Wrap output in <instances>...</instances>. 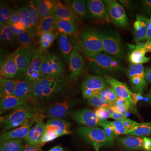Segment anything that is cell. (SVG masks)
Here are the masks:
<instances>
[{
	"label": "cell",
	"instance_id": "1",
	"mask_svg": "<svg viewBox=\"0 0 151 151\" xmlns=\"http://www.w3.org/2000/svg\"><path fill=\"white\" fill-rule=\"evenodd\" d=\"M33 96L32 102L41 105L67 99L70 93L67 82L42 78L31 85Z\"/></svg>",
	"mask_w": 151,
	"mask_h": 151
},
{
	"label": "cell",
	"instance_id": "2",
	"mask_svg": "<svg viewBox=\"0 0 151 151\" xmlns=\"http://www.w3.org/2000/svg\"><path fill=\"white\" fill-rule=\"evenodd\" d=\"M87 58L89 71L97 76H111L124 70V67L119 60L107 53L101 52Z\"/></svg>",
	"mask_w": 151,
	"mask_h": 151
},
{
	"label": "cell",
	"instance_id": "3",
	"mask_svg": "<svg viewBox=\"0 0 151 151\" xmlns=\"http://www.w3.org/2000/svg\"><path fill=\"white\" fill-rule=\"evenodd\" d=\"M35 106L29 104L19 106L11 110L1 119L3 132H8L14 128H18L25 124L29 119L40 117Z\"/></svg>",
	"mask_w": 151,
	"mask_h": 151
},
{
	"label": "cell",
	"instance_id": "4",
	"mask_svg": "<svg viewBox=\"0 0 151 151\" xmlns=\"http://www.w3.org/2000/svg\"><path fill=\"white\" fill-rule=\"evenodd\" d=\"M41 77L67 82L65 67L59 55L52 52H43L42 58Z\"/></svg>",
	"mask_w": 151,
	"mask_h": 151
},
{
	"label": "cell",
	"instance_id": "5",
	"mask_svg": "<svg viewBox=\"0 0 151 151\" xmlns=\"http://www.w3.org/2000/svg\"><path fill=\"white\" fill-rule=\"evenodd\" d=\"M78 44L87 58L104 51L100 31L94 27L84 28L78 37Z\"/></svg>",
	"mask_w": 151,
	"mask_h": 151
},
{
	"label": "cell",
	"instance_id": "6",
	"mask_svg": "<svg viewBox=\"0 0 151 151\" xmlns=\"http://www.w3.org/2000/svg\"><path fill=\"white\" fill-rule=\"evenodd\" d=\"M103 49L107 54L117 59L124 58V51L120 36L112 29L100 31Z\"/></svg>",
	"mask_w": 151,
	"mask_h": 151
},
{
	"label": "cell",
	"instance_id": "7",
	"mask_svg": "<svg viewBox=\"0 0 151 151\" xmlns=\"http://www.w3.org/2000/svg\"><path fill=\"white\" fill-rule=\"evenodd\" d=\"M77 132L80 137L94 147L114 146L115 140L109 137L105 131L99 127H79Z\"/></svg>",
	"mask_w": 151,
	"mask_h": 151
},
{
	"label": "cell",
	"instance_id": "8",
	"mask_svg": "<svg viewBox=\"0 0 151 151\" xmlns=\"http://www.w3.org/2000/svg\"><path fill=\"white\" fill-rule=\"evenodd\" d=\"M109 85L104 76L88 75L82 84V97L84 99H89L98 95Z\"/></svg>",
	"mask_w": 151,
	"mask_h": 151
},
{
	"label": "cell",
	"instance_id": "9",
	"mask_svg": "<svg viewBox=\"0 0 151 151\" xmlns=\"http://www.w3.org/2000/svg\"><path fill=\"white\" fill-rule=\"evenodd\" d=\"M127 75L134 92L143 95L147 84L143 64H134L130 66L127 69Z\"/></svg>",
	"mask_w": 151,
	"mask_h": 151
},
{
	"label": "cell",
	"instance_id": "10",
	"mask_svg": "<svg viewBox=\"0 0 151 151\" xmlns=\"http://www.w3.org/2000/svg\"><path fill=\"white\" fill-rule=\"evenodd\" d=\"M78 102L76 100H66L53 103L46 108L45 116L48 119L65 118L70 115Z\"/></svg>",
	"mask_w": 151,
	"mask_h": 151
},
{
	"label": "cell",
	"instance_id": "11",
	"mask_svg": "<svg viewBox=\"0 0 151 151\" xmlns=\"http://www.w3.org/2000/svg\"><path fill=\"white\" fill-rule=\"evenodd\" d=\"M73 42V50L69 58L68 68L71 80L76 81L84 73L85 64L80 52L79 44L74 41Z\"/></svg>",
	"mask_w": 151,
	"mask_h": 151
},
{
	"label": "cell",
	"instance_id": "12",
	"mask_svg": "<svg viewBox=\"0 0 151 151\" xmlns=\"http://www.w3.org/2000/svg\"><path fill=\"white\" fill-rule=\"evenodd\" d=\"M108 84L114 89L118 97L124 99L128 103L129 111L137 116H139L137 106L134 104L131 97L132 91L126 83L121 82L111 76H104Z\"/></svg>",
	"mask_w": 151,
	"mask_h": 151
},
{
	"label": "cell",
	"instance_id": "13",
	"mask_svg": "<svg viewBox=\"0 0 151 151\" xmlns=\"http://www.w3.org/2000/svg\"><path fill=\"white\" fill-rule=\"evenodd\" d=\"M43 52L40 48L34 47L32 50V59L24 79L32 85L37 81L41 79V64Z\"/></svg>",
	"mask_w": 151,
	"mask_h": 151
},
{
	"label": "cell",
	"instance_id": "14",
	"mask_svg": "<svg viewBox=\"0 0 151 151\" xmlns=\"http://www.w3.org/2000/svg\"><path fill=\"white\" fill-rule=\"evenodd\" d=\"M119 145L127 150H144L151 151V138L146 137L128 135L117 139Z\"/></svg>",
	"mask_w": 151,
	"mask_h": 151
},
{
	"label": "cell",
	"instance_id": "15",
	"mask_svg": "<svg viewBox=\"0 0 151 151\" xmlns=\"http://www.w3.org/2000/svg\"><path fill=\"white\" fill-rule=\"evenodd\" d=\"M110 1L88 0L86 5L88 16L94 20H107Z\"/></svg>",
	"mask_w": 151,
	"mask_h": 151
},
{
	"label": "cell",
	"instance_id": "16",
	"mask_svg": "<svg viewBox=\"0 0 151 151\" xmlns=\"http://www.w3.org/2000/svg\"><path fill=\"white\" fill-rule=\"evenodd\" d=\"M73 121L83 127H94L100 126L102 121L98 119L95 112L88 108L74 111L71 114Z\"/></svg>",
	"mask_w": 151,
	"mask_h": 151
},
{
	"label": "cell",
	"instance_id": "17",
	"mask_svg": "<svg viewBox=\"0 0 151 151\" xmlns=\"http://www.w3.org/2000/svg\"><path fill=\"white\" fill-rule=\"evenodd\" d=\"M108 17L110 21L116 26L126 27L129 20L124 9L118 1H111L108 9Z\"/></svg>",
	"mask_w": 151,
	"mask_h": 151
},
{
	"label": "cell",
	"instance_id": "18",
	"mask_svg": "<svg viewBox=\"0 0 151 151\" xmlns=\"http://www.w3.org/2000/svg\"><path fill=\"white\" fill-rule=\"evenodd\" d=\"M41 117H36L28 120L25 124L22 126L8 132L3 133L1 136V143L9 140L17 139H24L27 136L29 131L31 129V127L35 122H37Z\"/></svg>",
	"mask_w": 151,
	"mask_h": 151
},
{
	"label": "cell",
	"instance_id": "19",
	"mask_svg": "<svg viewBox=\"0 0 151 151\" xmlns=\"http://www.w3.org/2000/svg\"><path fill=\"white\" fill-rule=\"evenodd\" d=\"M14 54L18 68V74L19 76H24L32 59V51L27 50L20 47L17 49Z\"/></svg>",
	"mask_w": 151,
	"mask_h": 151
},
{
	"label": "cell",
	"instance_id": "20",
	"mask_svg": "<svg viewBox=\"0 0 151 151\" xmlns=\"http://www.w3.org/2000/svg\"><path fill=\"white\" fill-rule=\"evenodd\" d=\"M46 130L45 123L41 118L37 122L36 124L31 129L27 136L23 139L29 145H40L44 136Z\"/></svg>",
	"mask_w": 151,
	"mask_h": 151
},
{
	"label": "cell",
	"instance_id": "21",
	"mask_svg": "<svg viewBox=\"0 0 151 151\" xmlns=\"http://www.w3.org/2000/svg\"><path fill=\"white\" fill-rule=\"evenodd\" d=\"M53 13L55 19L69 21L76 24L80 22V19L74 14L67 6L63 4L60 1H55Z\"/></svg>",
	"mask_w": 151,
	"mask_h": 151
},
{
	"label": "cell",
	"instance_id": "22",
	"mask_svg": "<svg viewBox=\"0 0 151 151\" xmlns=\"http://www.w3.org/2000/svg\"><path fill=\"white\" fill-rule=\"evenodd\" d=\"M1 78L10 79L15 77L18 73V68L14 59V53H12L4 62L1 61Z\"/></svg>",
	"mask_w": 151,
	"mask_h": 151
},
{
	"label": "cell",
	"instance_id": "23",
	"mask_svg": "<svg viewBox=\"0 0 151 151\" xmlns=\"http://www.w3.org/2000/svg\"><path fill=\"white\" fill-rule=\"evenodd\" d=\"M45 125L46 127L54 130L59 137L72 133L70 123L62 119H48Z\"/></svg>",
	"mask_w": 151,
	"mask_h": 151
},
{
	"label": "cell",
	"instance_id": "24",
	"mask_svg": "<svg viewBox=\"0 0 151 151\" xmlns=\"http://www.w3.org/2000/svg\"><path fill=\"white\" fill-rule=\"evenodd\" d=\"M13 95L18 98L32 102L33 92L31 85L24 80L17 79Z\"/></svg>",
	"mask_w": 151,
	"mask_h": 151
},
{
	"label": "cell",
	"instance_id": "25",
	"mask_svg": "<svg viewBox=\"0 0 151 151\" xmlns=\"http://www.w3.org/2000/svg\"><path fill=\"white\" fill-rule=\"evenodd\" d=\"M29 101L18 98L14 95H9L1 98L0 103V113H4L9 110L29 104Z\"/></svg>",
	"mask_w": 151,
	"mask_h": 151
},
{
	"label": "cell",
	"instance_id": "26",
	"mask_svg": "<svg viewBox=\"0 0 151 151\" xmlns=\"http://www.w3.org/2000/svg\"><path fill=\"white\" fill-rule=\"evenodd\" d=\"M54 28L59 35H72L77 32L78 26L73 22L62 19H55Z\"/></svg>",
	"mask_w": 151,
	"mask_h": 151
},
{
	"label": "cell",
	"instance_id": "27",
	"mask_svg": "<svg viewBox=\"0 0 151 151\" xmlns=\"http://www.w3.org/2000/svg\"><path fill=\"white\" fill-rule=\"evenodd\" d=\"M148 18L145 16L138 15L134 23V39L136 42L144 40L147 32V24Z\"/></svg>",
	"mask_w": 151,
	"mask_h": 151
},
{
	"label": "cell",
	"instance_id": "28",
	"mask_svg": "<svg viewBox=\"0 0 151 151\" xmlns=\"http://www.w3.org/2000/svg\"><path fill=\"white\" fill-rule=\"evenodd\" d=\"M66 6L80 19H84L88 17L86 2L83 0L65 1Z\"/></svg>",
	"mask_w": 151,
	"mask_h": 151
},
{
	"label": "cell",
	"instance_id": "29",
	"mask_svg": "<svg viewBox=\"0 0 151 151\" xmlns=\"http://www.w3.org/2000/svg\"><path fill=\"white\" fill-rule=\"evenodd\" d=\"M58 42L63 58L66 63H68L69 58L73 51V42H71L67 35H58Z\"/></svg>",
	"mask_w": 151,
	"mask_h": 151
},
{
	"label": "cell",
	"instance_id": "30",
	"mask_svg": "<svg viewBox=\"0 0 151 151\" xmlns=\"http://www.w3.org/2000/svg\"><path fill=\"white\" fill-rule=\"evenodd\" d=\"M55 3V1L52 0L40 1L37 8L40 23L53 12Z\"/></svg>",
	"mask_w": 151,
	"mask_h": 151
},
{
	"label": "cell",
	"instance_id": "31",
	"mask_svg": "<svg viewBox=\"0 0 151 151\" xmlns=\"http://www.w3.org/2000/svg\"><path fill=\"white\" fill-rule=\"evenodd\" d=\"M54 22V15L52 12L48 17L40 22L36 30L35 36H40L44 33L53 31L55 30Z\"/></svg>",
	"mask_w": 151,
	"mask_h": 151
},
{
	"label": "cell",
	"instance_id": "32",
	"mask_svg": "<svg viewBox=\"0 0 151 151\" xmlns=\"http://www.w3.org/2000/svg\"><path fill=\"white\" fill-rule=\"evenodd\" d=\"M147 53L145 47L135 48L129 55V60L134 64H143L150 61V58L145 56Z\"/></svg>",
	"mask_w": 151,
	"mask_h": 151
},
{
	"label": "cell",
	"instance_id": "33",
	"mask_svg": "<svg viewBox=\"0 0 151 151\" xmlns=\"http://www.w3.org/2000/svg\"><path fill=\"white\" fill-rule=\"evenodd\" d=\"M18 12L20 15L21 21L25 27L32 37L35 36V32L33 28L32 19L27 6L24 7L19 9Z\"/></svg>",
	"mask_w": 151,
	"mask_h": 151
},
{
	"label": "cell",
	"instance_id": "34",
	"mask_svg": "<svg viewBox=\"0 0 151 151\" xmlns=\"http://www.w3.org/2000/svg\"><path fill=\"white\" fill-rule=\"evenodd\" d=\"M17 80H10L1 78L0 80V96L1 98L13 95L16 85Z\"/></svg>",
	"mask_w": 151,
	"mask_h": 151
},
{
	"label": "cell",
	"instance_id": "35",
	"mask_svg": "<svg viewBox=\"0 0 151 151\" xmlns=\"http://www.w3.org/2000/svg\"><path fill=\"white\" fill-rule=\"evenodd\" d=\"M59 34L54 31L48 32L44 33L40 36V49L42 52L47 51L46 50L54 42L56 37Z\"/></svg>",
	"mask_w": 151,
	"mask_h": 151
},
{
	"label": "cell",
	"instance_id": "36",
	"mask_svg": "<svg viewBox=\"0 0 151 151\" xmlns=\"http://www.w3.org/2000/svg\"><path fill=\"white\" fill-rule=\"evenodd\" d=\"M24 148L22 139L6 141L1 143L0 145L3 151H22Z\"/></svg>",
	"mask_w": 151,
	"mask_h": 151
},
{
	"label": "cell",
	"instance_id": "37",
	"mask_svg": "<svg viewBox=\"0 0 151 151\" xmlns=\"http://www.w3.org/2000/svg\"><path fill=\"white\" fill-rule=\"evenodd\" d=\"M127 135L138 137H151V123H142L140 126L127 132Z\"/></svg>",
	"mask_w": 151,
	"mask_h": 151
},
{
	"label": "cell",
	"instance_id": "38",
	"mask_svg": "<svg viewBox=\"0 0 151 151\" xmlns=\"http://www.w3.org/2000/svg\"><path fill=\"white\" fill-rule=\"evenodd\" d=\"M1 34V40L2 42L7 44H12L15 42L17 36L12 31L10 28L8 24H6L4 27Z\"/></svg>",
	"mask_w": 151,
	"mask_h": 151
},
{
	"label": "cell",
	"instance_id": "39",
	"mask_svg": "<svg viewBox=\"0 0 151 151\" xmlns=\"http://www.w3.org/2000/svg\"><path fill=\"white\" fill-rule=\"evenodd\" d=\"M33 37L28 32L25 31L18 36L17 39L22 47L27 50L32 51V38Z\"/></svg>",
	"mask_w": 151,
	"mask_h": 151
},
{
	"label": "cell",
	"instance_id": "40",
	"mask_svg": "<svg viewBox=\"0 0 151 151\" xmlns=\"http://www.w3.org/2000/svg\"><path fill=\"white\" fill-rule=\"evenodd\" d=\"M99 96L107 103L112 104L118 97L112 87H108L103 90L99 94Z\"/></svg>",
	"mask_w": 151,
	"mask_h": 151
},
{
	"label": "cell",
	"instance_id": "41",
	"mask_svg": "<svg viewBox=\"0 0 151 151\" xmlns=\"http://www.w3.org/2000/svg\"><path fill=\"white\" fill-rule=\"evenodd\" d=\"M28 9L29 11L32 19L33 26L35 32L36 30L37 29L40 24V20L39 18L38 13L37 7L34 4L33 1H30L28 3L27 6Z\"/></svg>",
	"mask_w": 151,
	"mask_h": 151
},
{
	"label": "cell",
	"instance_id": "42",
	"mask_svg": "<svg viewBox=\"0 0 151 151\" xmlns=\"http://www.w3.org/2000/svg\"><path fill=\"white\" fill-rule=\"evenodd\" d=\"M12 10L5 3H1L0 23L7 24Z\"/></svg>",
	"mask_w": 151,
	"mask_h": 151
},
{
	"label": "cell",
	"instance_id": "43",
	"mask_svg": "<svg viewBox=\"0 0 151 151\" xmlns=\"http://www.w3.org/2000/svg\"><path fill=\"white\" fill-rule=\"evenodd\" d=\"M100 126L103 128V129L105 131L109 137L114 140L117 137L115 128L112 125L111 121H108V120L102 121Z\"/></svg>",
	"mask_w": 151,
	"mask_h": 151
},
{
	"label": "cell",
	"instance_id": "44",
	"mask_svg": "<svg viewBox=\"0 0 151 151\" xmlns=\"http://www.w3.org/2000/svg\"><path fill=\"white\" fill-rule=\"evenodd\" d=\"M88 102L89 105L98 108H106L111 106L110 103L103 100L99 95L90 97L88 99Z\"/></svg>",
	"mask_w": 151,
	"mask_h": 151
},
{
	"label": "cell",
	"instance_id": "45",
	"mask_svg": "<svg viewBox=\"0 0 151 151\" xmlns=\"http://www.w3.org/2000/svg\"><path fill=\"white\" fill-rule=\"evenodd\" d=\"M58 137H59L58 135L57 134L54 130L50 128L46 127V130L44 136L40 145H43L44 144L50 141L54 140Z\"/></svg>",
	"mask_w": 151,
	"mask_h": 151
},
{
	"label": "cell",
	"instance_id": "46",
	"mask_svg": "<svg viewBox=\"0 0 151 151\" xmlns=\"http://www.w3.org/2000/svg\"><path fill=\"white\" fill-rule=\"evenodd\" d=\"M111 122L112 125L115 128L117 137L121 135L126 134L128 131L124 127L122 121H115Z\"/></svg>",
	"mask_w": 151,
	"mask_h": 151
},
{
	"label": "cell",
	"instance_id": "47",
	"mask_svg": "<svg viewBox=\"0 0 151 151\" xmlns=\"http://www.w3.org/2000/svg\"><path fill=\"white\" fill-rule=\"evenodd\" d=\"M122 122L124 124V127L127 129L128 132L134 129L137 127L140 126L142 123H138V122L132 121V120L128 119V118L124 119V120L122 121Z\"/></svg>",
	"mask_w": 151,
	"mask_h": 151
},
{
	"label": "cell",
	"instance_id": "48",
	"mask_svg": "<svg viewBox=\"0 0 151 151\" xmlns=\"http://www.w3.org/2000/svg\"><path fill=\"white\" fill-rule=\"evenodd\" d=\"M94 112L100 121H105L110 118V115L105 108H97Z\"/></svg>",
	"mask_w": 151,
	"mask_h": 151
},
{
	"label": "cell",
	"instance_id": "49",
	"mask_svg": "<svg viewBox=\"0 0 151 151\" xmlns=\"http://www.w3.org/2000/svg\"><path fill=\"white\" fill-rule=\"evenodd\" d=\"M21 21L20 15L18 11L12 10L10 17L7 24H13L17 22Z\"/></svg>",
	"mask_w": 151,
	"mask_h": 151
},
{
	"label": "cell",
	"instance_id": "50",
	"mask_svg": "<svg viewBox=\"0 0 151 151\" xmlns=\"http://www.w3.org/2000/svg\"><path fill=\"white\" fill-rule=\"evenodd\" d=\"M142 6L145 12L151 17V0L142 1Z\"/></svg>",
	"mask_w": 151,
	"mask_h": 151
},
{
	"label": "cell",
	"instance_id": "51",
	"mask_svg": "<svg viewBox=\"0 0 151 151\" xmlns=\"http://www.w3.org/2000/svg\"><path fill=\"white\" fill-rule=\"evenodd\" d=\"M110 118L114 119L116 121H121L127 119V116H125L121 113H114L113 115L110 116Z\"/></svg>",
	"mask_w": 151,
	"mask_h": 151
},
{
	"label": "cell",
	"instance_id": "52",
	"mask_svg": "<svg viewBox=\"0 0 151 151\" xmlns=\"http://www.w3.org/2000/svg\"><path fill=\"white\" fill-rule=\"evenodd\" d=\"M120 2L125 7L129 9H134V5L132 1L128 0H120Z\"/></svg>",
	"mask_w": 151,
	"mask_h": 151
},
{
	"label": "cell",
	"instance_id": "53",
	"mask_svg": "<svg viewBox=\"0 0 151 151\" xmlns=\"http://www.w3.org/2000/svg\"><path fill=\"white\" fill-rule=\"evenodd\" d=\"M41 145H29L25 147L24 150L22 151H40Z\"/></svg>",
	"mask_w": 151,
	"mask_h": 151
},
{
	"label": "cell",
	"instance_id": "54",
	"mask_svg": "<svg viewBox=\"0 0 151 151\" xmlns=\"http://www.w3.org/2000/svg\"><path fill=\"white\" fill-rule=\"evenodd\" d=\"M11 25H12L15 28L19 30L22 31L24 32L27 31V30L25 27L24 25L23 24L22 21L18 22H17L16 23Z\"/></svg>",
	"mask_w": 151,
	"mask_h": 151
},
{
	"label": "cell",
	"instance_id": "55",
	"mask_svg": "<svg viewBox=\"0 0 151 151\" xmlns=\"http://www.w3.org/2000/svg\"><path fill=\"white\" fill-rule=\"evenodd\" d=\"M145 75L146 80L151 82V68H146L145 69Z\"/></svg>",
	"mask_w": 151,
	"mask_h": 151
},
{
	"label": "cell",
	"instance_id": "56",
	"mask_svg": "<svg viewBox=\"0 0 151 151\" xmlns=\"http://www.w3.org/2000/svg\"><path fill=\"white\" fill-rule=\"evenodd\" d=\"M40 151H65L63 147L60 146H56L52 147L48 151H44L41 150Z\"/></svg>",
	"mask_w": 151,
	"mask_h": 151
},
{
	"label": "cell",
	"instance_id": "57",
	"mask_svg": "<svg viewBox=\"0 0 151 151\" xmlns=\"http://www.w3.org/2000/svg\"><path fill=\"white\" fill-rule=\"evenodd\" d=\"M145 49L147 52H151V40L147 41L145 43Z\"/></svg>",
	"mask_w": 151,
	"mask_h": 151
},
{
	"label": "cell",
	"instance_id": "58",
	"mask_svg": "<svg viewBox=\"0 0 151 151\" xmlns=\"http://www.w3.org/2000/svg\"><path fill=\"white\" fill-rule=\"evenodd\" d=\"M105 108H106V110H107V111H108V113H109V115H110V116H111V115H113V113H115V112H114V111H113V109H112V108H111V106H109V107H106Z\"/></svg>",
	"mask_w": 151,
	"mask_h": 151
},
{
	"label": "cell",
	"instance_id": "59",
	"mask_svg": "<svg viewBox=\"0 0 151 151\" xmlns=\"http://www.w3.org/2000/svg\"><path fill=\"white\" fill-rule=\"evenodd\" d=\"M147 30L151 29V17L148 19L147 24Z\"/></svg>",
	"mask_w": 151,
	"mask_h": 151
},
{
	"label": "cell",
	"instance_id": "60",
	"mask_svg": "<svg viewBox=\"0 0 151 151\" xmlns=\"http://www.w3.org/2000/svg\"><path fill=\"white\" fill-rule=\"evenodd\" d=\"M94 148L95 149V151H99V149H100V148L99 147H94Z\"/></svg>",
	"mask_w": 151,
	"mask_h": 151
},
{
	"label": "cell",
	"instance_id": "61",
	"mask_svg": "<svg viewBox=\"0 0 151 151\" xmlns=\"http://www.w3.org/2000/svg\"><path fill=\"white\" fill-rule=\"evenodd\" d=\"M149 95H150V98H151V89L150 92V94H149Z\"/></svg>",
	"mask_w": 151,
	"mask_h": 151
},
{
	"label": "cell",
	"instance_id": "62",
	"mask_svg": "<svg viewBox=\"0 0 151 151\" xmlns=\"http://www.w3.org/2000/svg\"><path fill=\"white\" fill-rule=\"evenodd\" d=\"M0 151H3L2 150H1V149H0Z\"/></svg>",
	"mask_w": 151,
	"mask_h": 151
}]
</instances>
